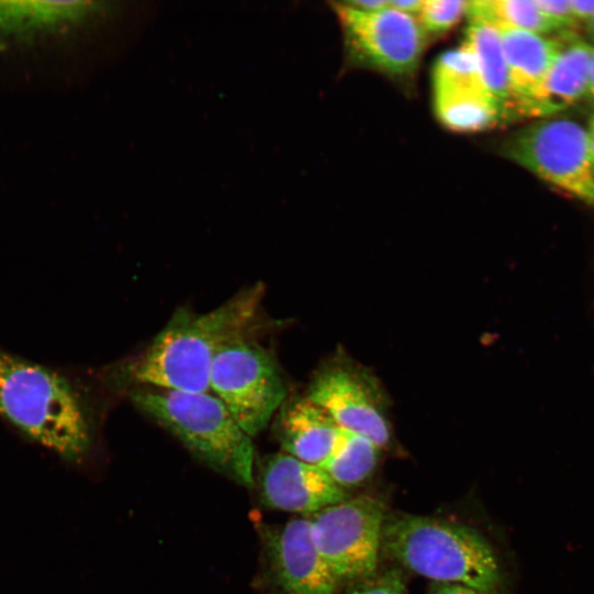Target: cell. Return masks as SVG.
Returning <instances> with one entry per match:
<instances>
[{"instance_id": "obj_1", "label": "cell", "mask_w": 594, "mask_h": 594, "mask_svg": "<svg viewBox=\"0 0 594 594\" xmlns=\"http://www.w3.org/2000/svg\"><path fill=\"white\" fill-rule=\"evenodd\" d=\"M262 296L258 284L205 314L177 309L142 352L113 371V377L138 387L208 392L216 354L227 342L246 336Z\"/></svg>"}, {"instance_id": "obj_2", "label": "cell", "mask_w": 594, "mask_h": 594, "mask_svg": "<svg viewBox=\"0 0 594 594\" xmlns=\"http://www.w3.org/2000/svg\"><path fill=\"white\" fill-rule=\"evenodd\" d=\"M0 417L68 462H81L90 450L89 414L74 382L59 371L2 350Z\"/></svg>"}, {"instance_id": "obj_3", "label": "cell", "mask_w": 594, "mask_h": 594, "mask_svg": "<svg viewBox=\"0 0 594 594\" xmlns=\"http://www.w3.org/2000/svg\"><path fill=\"white\" fill-rule=\"evenodd\" d=\"M382 550L410 571L439 583L491 594L501 582L496 556L476 530L453 521L387 513Z\"/></svg>"}, {"instance_id": "obj_4", "label": "cell", "mask_w": 594, "mask_h": 594, "mask_svg": "<svg viewBox=\"0 0 594 594\" xmlns=\"http://www.w3.org/2000/svg\"><path fill=\"white\" fill-rule=\"evenodd\" d=\"M130 398L207 466L238 484L253 486L252 438L213 394L142 386Z\"/></svg>"}, {"instance_id": "obj_5", "label": "cell", "mask_w": 594, "mask_h": 594, "mask_svg": "<svg viewBox=\"0 0 594 594\" xmlns=\"http://www.w3.org/2000/svg\"><path fill=\"white\" fill-rule=\"evenodd\" d=\"M209 389L251 438L267 427L286 398L273 355L246 336L220 348L211 364Z\"/></svg>"}, {"instance_id": "obj_6", "label": "cell", "mask_w": 594, "mask_h": 594, "mask_svg": "<svg viewBox=\"0 0 594 594\" xmlns=\"http://www.w3.org/2000/svg\"><path fill=\"white\" fill-rule=\"evenodd\" d=\"M501 150L512 162L594 209V164L586 130L578 122L537 121L513 133Z\"/></svg>"}, {"instance_id": "obj_7", "label": "cell", "mask_w": 594, "mask_h": 594, "mask_svg": "<svg viewBox=\"0 0 594 594\" xmlns=\"http://www.w3.org/2000/svg\"><path fill=\"white\" fill-rule=\"evenodd\" d=\"M386 515L383 499L362 494L309 517L314 542L338 583L375 573Z\"/></svg>"}, {"instance_id": "obj_8", "label": "cell", "mask_w": 594, "mask_h": 594, "mask_svg": "<svg viewBox=\"0 0 594 594\" xmlns=\"http://www.w3.org/2000/svg\"><path fill=\"white\" fill-rule=\"evenodd\" d=\"M332 9L351 63L396 79L415 73L428 37L415 16L389 6L360 11L344 2H333Z\"/></svg>"}, {"instance_id": "obj_9", "label": "cell", "mask_w": 594, "mask_h": 594, "mask_svg": "<svg viewBox=\"0 0 594 594\" xmlns=\"http://www.w3.org/2000/svg\"><path fill=\"white\" fill-rule=\"evenodd\" d=\"M433 110L455 132H477L499 122L505 112L481 77L473 53L463 42L433 64Z\"/></svg>"}, {"instance_id": "obj_10", "label": "cell", "mask_w": 594, "mask_h": 594, "mask_svg": "<svg viewBox=\"0 0 594 594\" xmlns=\"http://www.w3.org/2000/svg\"><path fill=\"white\" fill-rule=\"evenodd\" d=\"M272 582L279 594H333L338 581L318 551L308 517L262 529Z\"/></svg>"}, {"instance_id": "obj_11", "label": "cell", "mask_w": 594, "mask_h": 594, "mask_svg": "<svg viewBox=\"0 0 594 594\" xmlns=\"http://www.w3.org/2000/svg\"><path fill=\"white\" fill-rule=\"evenodd\" d=\"M257 484L266 506L300 515L312 516L348 498L345 490L321 466L285 452L263 457Z\"/></svg>"}, {"instance_id": "obj_12", "label": "cell", "mask_w": 594, "mask_h": 594, "mask_svg": "<svg viewBox=\"0 0 594 594\" xmlns=\"http://www.w3.org/2000/svg\"><path fill=\"white\" fill-rule=\"evenodd\" d=\"M346 431L363 436L380 449L391 439V430L378 396L360 373L332 366L317 374L308 396Z\"/></svg>"}, {"instance_id": "obj_13", "label": "cell", "mask_w": 594, "mask_h": 594, "mask_svg": "<svg viewBox=\"0 0 594 594\" xmlns=\"http://www.w3.org/2000/svg\"><path fill=\"white\" fill-rule=\"evenodd\" d=\"M501 35L509 85V112L546 116L544 86L558 40L513 29H496Z\"/></svg>"}, {"instance_id": "obj_14", "label": "cell", "mask_w": 594, "mask_h": 594, "mask_svg": "<svg viewBox=\"0 0 594 594\" xmlns=\"http://www.w3.org/2000/svg\"><path fill=\"white\" fill-rule=\"evenodd\" d=\"M282 406L276 437L284 452L320 466L333 451L342 429L308 397Z\"/></svg>"}, {"instance_id": "obj_15", "label": "cell", "mask_w": 594, "mask_h": 594, "mask_svg": "<svg viewBox=\"0 0 594 594\" xmlns=\"http://www.w3.org/2000/svg\"><path fill=\"white\" fill-rule=\"evenodd\" d=\"M593 45L573 36L558 40L544 86L546 116L564 110L586 97Z\"/></svg>"}, {"instance_id": "obj_16", "label": "cell", "mask_w": 594, "mask_h": 594, "mask_svg": "<svg viewBox=\"0 0 594 594\" xmlns=\"http://www.w3.org/2000/svg\"><path fill=\"white\" fill-rule=\"evenodd\" d=\"M463 42L474 55L484 85L506 116L509 112V85L498 31L485 23L470 22Z\"/></svg>"}, {"instance_id": "obj_17", "label": "cell", "mask_w": 594, "mask_h": 594, "mask_svg": "<svg viewBox=\"0 0 594 594\" xmlns=\"http://www.w3.org/2000/svg\"><path fill=\"white\" fill-rule=\"evenodd\" d=\"M378 451L367 438L342 429L333 451L320 466L345 490L369 477L377 463Z\"/></svg>"}, {"instance_id": "obj_18", "label": "cell", "mask_w": 594, "mask_h": 594, "mask_svg": "<svg viewBox=\"0 0 594 594\" xmlns=\"http://www.w3.org/2000/svg\"><path fill=\"white\" fill-rule=\"evenodd\" d=\"M470 22H481L495 29H513L546 35L557 30L540 11L535 0L468 1Z\"/></svg>"}, {"instance_id": "obj_19", "label": "cell", "mask_w": 594, "mask_h": 594, "mask_svg": "<svg viewBox=\"0 0 594 594\" xmlns=\"http://www.w3.org/2000/svg\"><path fill=\"white\" fill-rule=\"evenodd\" d=\"M468 1L424 0L417 21L427 36L440 35L466 13Z\"/></svg>"}, {"instance_id": "obj_20", "label": "cell", "mask_w": 594, "mask_h": 594, "mask_svg": "<svg viewBox=\"0 0 594 594\" xmlns=\"http://www.w3.org/2000/svg\"><path fill=\"white\" fill-rule=\"evenodd\" d=\"M346 594H406L404 575L397 569L374 573L360 581Z\"/></svg>"}, {"instance_id": "obj_21", "label": "cell", "mask_w": 594, "mask_h": 594, "mask_svg": "<svg viewBox=\"0 0 594 594\" xmlns=\"http://www.w3.org/2000/svg\"><path fill=\"white\" fill-rule=\"evenodd\" d=\"M544 16L558 29L571 26L575 23L570 0H535Z\"/></svg>"}, {"instance_id": "obj_22", "label": "cell", "mask_w": 594, "mask_h": 594, "mask_svg": "<svg viewBox=\"0 0 594 594\" xmlns=\"http://www.w3.org/2000/svg\"><path fill=\"white\" fill-rule=\"evenodd\" d=\"M570 7L575 23L587 22L594 16V0H570Z\"/></svg>"}, {"instance_id": "obj_23", "label": "cell", "mask_w": 594, "mask_h": 594, "mask_svg": "<svg viewBox=\"0 0 594 594\" xmlns=\"http://www.w3.org/2000/svg\"><path fill=\"white\" fill-rule=\"evenodd\" d=\"M430 594H485L475 588L457 583H439Z\"/></svg>"}, {"instance_id": "obj_24", "label": "cell", "mask_w": 594, "mask_h": 594, "mask_svg": "<svg viewBox=\"0 0 594 594\" xmlns=\"http://www.w3.org/2000/svg\"><path fill=\"white\" fill-rule=\"evenodd\" d=\"M424 0H393L388 1V6L395 10L417 18L422 7Z\"/></svg>"}, {"instance_id": "obj_25", "label": "cell", "mask_w": 594, "mask_h": 594, "mask_svg": "<svg viewBox=\"0 0 594 594\" xmlns=\"http://www.w3.org/2000/svg\"><path fill=\"white\" fill-rule=\"evenodd\" d=\"M344 3L360 11H376L388 7V1L385 0H354Z\"/></svg>"}, {"instance_id": "obj_26", "label": "cell", "mask_w": 594, "mask_h": 594, "mask_svg": "<svg viewBox=\"0 0 594 594\" xmlns=\"http://www.w3.org/2000/svg\"><path fill=\"white\" fill-rule=\"evenodd\" d=\"M586 130L588 151L594 164V116L590 119L588 127Z\"/></svg>"}, {"instance_id": "obj_27", "label": "cell", "mask_w": 594, "mask_h": 594, "mask_svg": "<svg viewBox=\"0 0 594 594\" xmlns=\"http://www.w3.org/2000/svg\"><path fill=\"white\" fill-rule=\"evenodd\" d=\"M586 97L594 105V45H593V54H592L588 88H587Z\"/></svg>"}, {"instance_id": "obj_28", "label": "cell", "mask_w": 594, "mask_h": 594, "mask_svg": "<svg viewBox=\"0 0 594 594\" xmlns=\"http://www.w3.org/2000/svg\"><path fill=\"white\" fill-rule=\"evenodd\" d=\"M586 23H587L590 33L592 34V36L594 38V16L590 21H587Z\"/></svg>"}]
</instances>
